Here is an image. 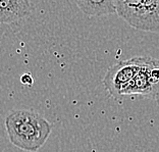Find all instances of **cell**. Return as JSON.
<instances>
[{"instance_id": "cell-2", "label": "cell", "mask_w": 159, "mask_h": 152, "mask_svg": "<svg viewBox=\"0 0 159 152\" xmlns=\"http://www.w3.org/2000/svg\"><path fill=\"white\" fill-rule=\"evenodd\" d=\"M116 13L131 27L159 33V0H115Z\"/></svg>"}, {"instance_id": "cell-1", "label": "cell", "mask_w": 159, "mask_h": 152, "mask_svg": "<svg viewBox=\"0 0 159 152\" xmlns=\"http://www.w3.org/2000/svg\"><path fill=\"white\" fill-rule=\"evenodd\" d=\"M53 126L33 110L17 109L7 114L5 129L9 141L28 152H37L48 140Z\"/></svg>"}, {"instance_id": "cell-4", "label": "cell", "mask_w": 159, "mask_h": 152, "mask_svg": "<svg viewBox=\"0 0 159 152\" xmlns=\"http://www.w3.org/2000/svg\"><path fill=\"white\" fill-rule=\"evenodd\" d=\"M30 0H0V24H14L31 14Z\"/></svg>"}, {"instance_id": "cell-3", "label": "cell", "mask_w": 159, "mask_h": 152, "mask_svg": "<svg viewBox=\"0 0 159 152\" xmlns=\"http://www.w3.org/2000/svg\"><path fill=\"white\" fill-rule=\"evenodd\" d=\"M146 61V56H135L110 67L103 79V85L111 97L121 98L122 92L136 76L140 73Z\"/></svg>"}, {"instance_id": "cell-5", "label": "cell", "mask_w": 159, "mask_h": 152, "mask_svg": "<svg viewBox=\"0 0 159 152\" xmlns=\"http://www.w3.org/2000/svg\"><path fill=\"white\" fill-rule=\"evenodd\" d=\"M80 10L88 16H102L116 13L115 0H75Z\"/></svg>"}, {"instance_id": "cell-6", "label": "cell", "mask_w": 159, "mask_h": 152, "mask_svg": "<svg viewBox=\"0 0 159 152\" xmlns=\"http://www.w3.org/2000/svg\"><path fill=\"white\" fill-rule=\"evenodd\" d=\"M20 82L23 83L24 85H27V86H32L33 85V82L34 80L32 78V76L30 74H25L21 76L20 78Z\"/></svg>"}]
</instances>
